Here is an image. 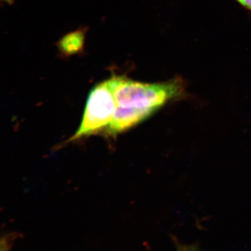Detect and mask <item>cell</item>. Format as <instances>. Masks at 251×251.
Wrapping results in <instances>:
<instances>
[{
    "instance_id": "cell-2",
    "label": "cell",
    "mask_w": 251,
    "mask_h": 251,
    "mask_svg": "<svg viewBox=\"0 0 251 251\" xmlns=\"http://www.w3.org/2000/svg\"><path fill=\"white\" fill-rule=\"evenodd\" d=\"M115 107L109 80L97 84L90 93L80 127L71 140L105 131L114 117Z\"/></svg>"
},
{
    "instance_id": "cell-3",
    "label": "cell",
    "mask_w": 251,
    "mask_h": 251,
    "mask_svg": "<svg viewBox=\"0 0 251 251\" xmlns=\"http://www.w3.org/2000/svg\"><path fill=\"white\" fill-rule=\"evenodd\" d=\"M84 31L78 30L63 37L59 43L61 51L65 55L76 54L82 50L84 46Z\"/></svg>"
},
{
    "instance_id": "cell-5",
    "label": "cell",
    "mask_w": 251,
    "mask_h": 251,
    "mask_svg": "<svg viewBox=\"0 0 251 251\" xmlns=\"http://www.w3.org/2000/svg\"><path fill=\"white\" fill-rule=\"evenodd\" d=\"M1 1L7 3L8 4H12L14 3V0H1Z\"/></svg>"
},
{
    "instance_id": "cell-1",
    "label": "cell",
    "mask_w": 251,
    "mask_h": 251,
    "mask_svg": "<svg viewBox=\"0 0 251 251\" xmlns=\"http://www.w3.org/2000/svg\"><path fill=\"white\" fill-rule=\"evenodd\" d=\"M115 101L114 117L105 131L115 136L146 120L181 93L176 81L145 83L124 77L109 79Z\"/></svg>"
},
{
    "instance_id": "cell-4",
    "label": "cell",
    "mask_w": 251,
    "mask_h": 251,
    "mask_svg": "<svg viewBox=\"0 0 251 251\" xmlns=\"http://www.w3.org/2000/svg\"><path fill=\"white\" fill-rule=\"evenodd\" d=\"M243 7L251 11V0H236Z\"/></svg>"
}]
</instances>
